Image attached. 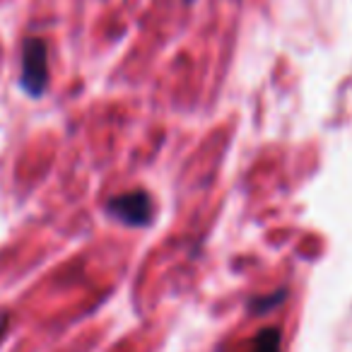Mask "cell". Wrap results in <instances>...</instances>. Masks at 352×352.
Returning a JSON list of instances; mask_svg holds the SVG:
<instances>
[{
  "mask_svg": "<svg viewBox=\"0 0 352 352\" xmlns=\"http://www.w3.org/2000/svg\"><path fill=\"white\" fill-rule=\"evenodd\" d=\"M20 87L30 97H41L49 87V49L41 36H27L22 44Z\"/></svg>",
  "mask_w": 352,
  "mask_h": 352,
  "instance_id": "6da1fadb",
  "label": "cell"
},
{
  "mask_svg": "<svg viewBox=\"0 0 352 352\" xmlns=\"http://www.w3.org/2000/svg\"><path fill=\"white\" fill-rule=\"evenodd\" d=\"M107 212L126 227H147L152 225V198L147 191H128L113 196L107 203Z\"/></svg>",
  "mask_w": 352,
  "mask_h": 352,
  "instance_id": "7a4b0ae2",
  "label": "cell"
},
{
  "mask_svg": "<svg viewBox=\"0 0 352 352\" xmlns=\"http://www.w3.org/2000/svg\"><path fill=\"white\" fill-rule=\"evenodd\" d=\"M251 352H283V333H280V328H263L251 342Z\"/></svg>",
  "mask_w": 352,
  "mask_h": 352,
  "instance_id": "3957f363",
  "label": "cell"
},
{
  "mask_svg": "<svg viewBox=\"0 0 352 352\" xmlns=\"http://www.w3.org/2000/svg\"><path fill=\"white\" fill-rule=\"evenodd\" d=\"M8 328H10V314H8V311H3V309H0V342L6 340V336H8Z\"/></svg>",
  "mask_w": 352,
  "mask_h": 352,
  "instance_id": "277c9868",
  "label": "cell"
}]
</instances>
